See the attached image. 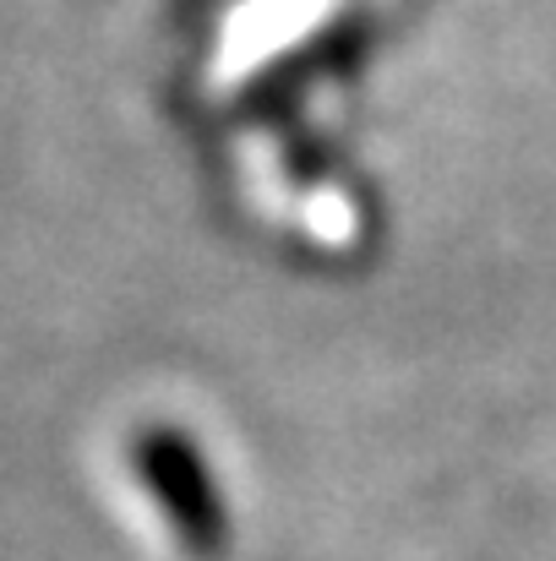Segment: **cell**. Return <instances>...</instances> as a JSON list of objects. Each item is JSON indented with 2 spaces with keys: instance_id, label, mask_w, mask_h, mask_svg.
<instances>
[{
  "instance_id": "1",
  "label": "cell",
  "mask_w": 556,
  "mask_h": 561,
  "mask_svg": "<svg viewBox=\"0 0 556 561\" xmlns=\"http://www.w3.org/2000/svg\"><path fill=\"white\" fill-rule=\"evenodd\" d=\"M132 469L137 480L154 491V502L164 507L175 540H181L191 557H218L229 546V518H224V496L196 453V442L170 431V425H154L132 442Z\"/></svg>"
},
{
  "instance_id": "2",
  "label": "cell",
  "mask_w": 556,
  "mask_h": 561,
  "mask_svg": "<svg viewBox=\"0 0 556 561\" xmlns=\"http://www.w3.org/2000/svg\"><path fill=\"white\" fill-rule=\"evenodd\" d=\"M361 49H371V27L366 22H350V27H339V33H328V38H317V44H306L300 55H290L284 66H273L268 71V82H257L251 93H246V110L251 115H268V110H279V104H290L306 82H317V71H328V66H355L361 60Z\"/></svg>"
}]
</instances>
